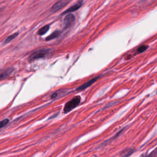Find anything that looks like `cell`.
Returning <instances> with one entry per match:
<instances>
[{"label":"cell","instance_id":"obj_1","mask_svg":"<svg viewBox=\"0 0 157 157\" xmlns=\"http://www.w3.org/2000/svg\"><path fill=\"white\" fill-rule=\"evenodd\" d=\"M80 101V98L79 96H77L74 98L71 101L67 103L64 107V112L65 113H68V112L73 110L74 108H75L76 106L79 105Z\"/></svg>","mask_w":157,"mask_h":157},{"label":"cell","instance_id":"obj_2","mask_svg":"<svg viewBox=\"0 0 157 157\" xmlns=\"http://www.w3.org/2000/svg\"><path fill=\"white\" fill-rule=\"evenodd\" d=\"M49 53V50L46 49H42L40 50H38L34 52L30 57H29V61H32L39 58H42L46 57Z\"/></svg>","mask_w":157,"mask_h":157},{"label":"cell","instance_id":"obj_3","mask_svg":"<svg viewBox=\"0 0 157 157\" xmlns=\"http://www.w3.org/2000/svg\"><path fill=\"white\" fill-rule=\"evenodd\" d=\"M75 21V16L71 14L66 15L63 20V26L64 28L71 27Z\"/></svg>","mask_w":157,"mask_h":157},{"label":"cell","instance_id":"obj_4","mask_svg":"<svg viewBox=\"0 0 157 157\" xmlns=\"http://www.w3.org/2000/svg\"><path fill=\"white\" fill-rule=\"evenodd\" d=\"M70 3V1H66V0H61V1H59L57 2L51 8V11L52 12H57L61 9L63 8L64 6H66L67 5Z\"/></svg>","mask_w":157,"mask_h":157},{"label":"cell","instance_id":"obj_5","mask_svg":"<svg viewBox=\"0 0 157 157\" xmlns=\"http://www.w3.org/2000/svg\"><path fill=\"white\" fill-rule=\"evenodd\" d=\"M99 77H96V78H93L92 79V80H89L88 82H87V83H84L83 85L77 88V90H85L87 88H88V87H90V85H92L96 80H97V79H98Z\"/></svg>","mask_w":157,"mask_h":157},{"label":"cell","instance_id":"obj_6","mask_svg":"<svg viewBox=\"0 0 157 157\" xmlns=\"http://www.w3.org/2000/svg\"><path fill=\"white\" fill-rule=\"evenodd\" d=\"M82 2H79L78 3L74 5L73 6L70 8L69 9H67L65 12H63V14H67V13H70V12H74V11H77L78 9H79L80 8V6H82Z\"/></svg>","mask_w":157,"mask_h":157},{"label":"cell","instance_id":"obj_7","mask_svg":"<svg viewBox=\"0 0 157 157\" xmlns=\"http://www.w3.org/2000/svg\"><path fill=\"white\" fill-rule=\"evenodd\" d=\"M49 28H50L49 25H46V26H44V27H42V28L38 31V34L39 35H40V36H42L43 34H46V33L48 31V30H49Z\"/></svg>","mask_w":157,"mask_h":157},{"label":"cell","instance_id":"obj_8","mask_svg":"<svg viewBox=\"0 0 157 157\" xmlns=\"http://www.w3.org/2000/svg\"><path fill=\"white\" fill-rule=\"evenodd\" d=\"M18 35V33H14L10 36H9L4 41V43L5 44H8L10 42H11L13 39H14Z\"/></svg>","mask_w":157,"mask_h":157},{"label":"cell","instance_id":"obj_9","mask_svg":"<svg viewBox=\"0 0 157 157\" xmlns=\"http://www.w3.org/2000/svg\"><path fill=\"white\" fill-rule=\"evenodd\" d=\"M60 33V32L59 31H55L53 33H52L50 36L47 37L46 39V41H51L52 39H54L57 38L59 36Z\"/></svg>","mask_w":157,"mask_h":157},{"label":"cell","instance_id":"obj_10","mask_svg":"<svg viewBox=\"0 0 157 157\" xmlns=\"http://www.w3.org/2000/svg\"><path fill=\"white\" fill-rule=\"evenodd\" d=\"M133 150L129 149H126L124 151L122 152V153H121V156L122 157H128L129 155H131L132 153H133Z\"/></svg>","mask_w":157,"mask_h":157},{"label":"cell","instance_id":"obj_11","mask_svg":"<svg viewBox=\"0 0 157 157\" xmlns=\"http://www.w3.org/2000/svg\"><path fill=\"white\" fill-rule=\"evenodd\" d=\"M12 71V70H11V69H10V70H6L5 73H2V74H0V80L3 79L5 78V77H6L8 75H9V74L11 73Z\"/></svg>","mask_w":157,"mask_h":157},{"label":"cell","instance_id":"obj_12","mask_svg":"<svg viewBox=\"0 0 157 157\" xmlns=\"http://www.w3.org/2000/svg\"><path fill=\"white\" fill-rule=\"evenodd\" d=\"M9 123V120L8 119H5L2 120V122H0V128H2L4 126H5L8 123Z\"/></svg>","mask_w":157,"mask_h":157},{"label":"cell","instance_id":"obj_13","mask_svg":"<svg viewBox=\"0 0 157 157\" xmlns=\"http://www.w3.org/2000/svg\"><path fill=\"white\" fill-rule=\"evenodd\" d=\"M147 46H141L139 48H138V52H140V53L143 52H144V51L147 49Z\"/></svg>","mask_w":157,"mask_h":157},{"label":"cell","instance_id":"obj_14","mask_svg":"<svg viewBox=\"0 0 157 157\" xmlns=\"http://www.w3.org/2000/svg\"><path fill=\"white\" fill-rule=\"evenodd\" d=\"M157 150V149H156ZM157 156V150H154L152 152H151L148 156L146 157H156Z\"/></svg>","mask_w":157,"mask_h":157}]
</instances>
